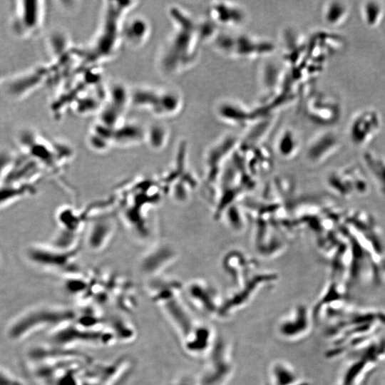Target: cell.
I'll list each match as a JSON object with an SVG mask.
<instances>
[{"instance_id":"cell-5","label":"cell","mask_w":385,"mask_h":385,"mask_svg":"<svg viewBox=\"0 0 385 385\" xmlns=\"http://www.w3.org/2000/svg\"><path fill=\"white\" fill-rule=\"evenodd\" d=\"M38 1L14 2L12 26L21 37L31 36L41 29L44 20V5Z\"/></svg>"},{"instance_id":"cell-16","label":"cell","mask_w":385,"mask_h":385,"mask_svg":"<svg viewBox=\"0 0 385 385\" xmlns=\"http://www.w3.org/2000/svg\"><path fill=\"white\" fill-rule=\"evenodd\" d=\"M270 374L272 385H294L299 380L294 367L284 361L273 362Z\"/></svg>"},{"instance_id":"cell-7","label":"cell","mask_w":385,"mask_h":385,"mask_svg":"<svg viewBox=\"0 0 385 385\" xmlns=\"http://www.w3.org/2000/svg\"><path fill=\"white\" fill-rule=\"evenodd\" d=\"M311 311L304 305H297L277 323V332L282 339L298 341L308 334L311 329Z\"/></svg>"},{"instance_id":"cell-1","label":"cell","mask_w":385,"mask_h":385,"mask_svg":"<svg viewBox=\"0 0 385 385\" xmlns=\"http://www.w3.org/2000/svg\"><path fill=\"white\" fill-rule=\"evenodd\" d=\"M45 333L46 345L81 351L128 345L138 337L130 316L76 304L53 306Z\"/></svg>"},{"instance_id":"cell-19","label":"cell","mask_w":385,"mask_h":385,"mask_svg":"<svg viewBox=\"0 0 385 385\" xmlns=\"http://www.w3.org/2000/svg\"><path fill=\"white\" fill-rule=\"evenodd\" d=\"M3 76H4L3 70L0 68V81H1V79L3 78Z\"/></svg>"},{"instance_id":"cell-17","label":"cell","mask_w":385,"mask_h":385,"mask_svg":"<svg viewBox=\"0 0 385 385\" xmlns=\"http://www.w3.org/2000/svg\"><path fill=\"white\" fill-rule=\"evenodd\" d=\"M26 188L20 187L7 186L0 188V202H5L8 199L20 196Z\"/></svg>"},{"instance_id":"cell-3","label":"cell","mask_w":385,"mask_h":385,"mask_svg":"<svg viewBox=\"0 0 385 385\" xmlns=\"http://www.w3.org/2000/svg\"><path fill=\"white\" fill-rule=\"evenodd\" d=\"M135 6L133 1H111L104 6L98 30L89 46L78 51L87 66L96 65L111 58L123 42L125 16Z\"/></svg>"},{"instance_id":"cell-8","label":"cell","mask_w":385,"mask_h":385,"mask_svg":"<svg viewBox=\"0 0 385 385\" xmlns=\"http://www.w3.org/2000/svg\"><path fill=\"white\" fill-rule=\"evenodd\" d=\"M186 292L189 300L200 311L219 317L222 301L215 288L205 282H193L188 285Z\"/></svg>"},{"instance_id":"cell-6","label":"cell","mask_w":385,"mask_h":385,"mask_svg":"<svg viewBox=\"0 0 385 385\" xmlns=\"http://www.w3.org/2000/svg\"><path fill=\"white\" fill-rule=\"evenodd\" d=\"M382 119L378 111L366 108L357 113L350 121L348 135L356 146H364L371 141L379 133Z\"/></svg>"},{"instance_id":"cell-13","label":"cell","mask_w":385,"mask_h":385,"mask_svg":"<svg viewBox=\"0 0 385 385\" xmlns=\"http://www.w3.org/2000/svg\"><path fill=\"white\" fill-rule=\"evenodd\" d=\"M350 15V6L344 1H330L324 5L322 11L324 21L332 27L344 25L349 20Z\"/></svg>"},{"instance_id":"cell-14","label":"cell","mask_w":385,"mask_h":385,"mask_svg":"<svg viewBox=\"0 0 385 385\" xmlns=\"http://www.w3.org/2000/svg\"><path fill=\"white\" fill-rule=\"evenodd\" d=\"M363 161L378 189L385 196V158L366 150L363 154Z\"/></svg>"},{"instance_id":"cell-12","label":"cell","mask_w":385,"mask_h":385,"mask_svg":"<svg viewBox=\"0 0 385 385\" xmlns=\"http://www.w3.org/2000/svg\"><path fill=\"white\" fill-rule=\"evenodd\" d=\"M52 74L51 67H38L22 75L11 86V93L16 96H24L38 88Z\"/></svg>"},{"instance_id":"cell-4","label":"cell","mask_w":385,"mask_h":385,"mask_svg":"<svg viewBox=\"0 0 385 385\" xmlns=\"http://www.w3.org/2000/svg\"><path fill=\"white\" fill-rule=\"evenodd\" d=\"M130 103L157 117H169L178 113L182 99L178 93L169 88L140 87L130 93Z\"/></svg>"},{"instance_id":"cell-15","label":"cell","mask_w":385,"mask_h":385,"mask_svg":"<svg viewBox=\"0 0 385 385\" xmlns=\"http://www.w3.org/2000/svg\"><path fill=\"white\" fill-rule=\"evenodd\" d=\"M360 13L364 24L369 29L378 27L385 19V4L369 0L361 3Z\"/></svg>"},{"instance_id":"cell-9","label":"cell","mask_w":385,"mask_h":385,"mask_svg":"<svg viewBox=\"0 0 385 385\" xmlns=\"http://www.w3.org/2000/svg\"><path fill=\"white\" fill-rule=\"evenodd\" d=\"M215 342L212 329L207 324L199 322L192 334L180 345L186 354L199 357L208 356Z\"/></svg>"},{"instance_id":"cell-10","label":"cell","mask_w":385,"mask_h":385,"mask_svg":"<svg viewBox=\"0 0 385 385\" xmlns=\"http://www.w3.org/2000/svg\"><path fill=\"white\" fill-rule=\"evenodd\" d=\"M340 146L339 136L332 131H327L317 136L310 143L307 157L313 163H321L337 153Z\"/></svg>"},{"instance_id":"cell-11","label":"cell","mask_w":385,"mask_h":385,"mask_svg":"<svg viewBox=\"0 0 385 385\" xmlns=\"http://www.w3.org/2000/svg\"><path fill=\"white\" fill-rule=\"evenodd\" d=\"M150 25L142 16H133L125 19L123 28V42L133 48H139L149 38Z\"/></svg>"},{"instance_id":"cell-2","label":"cell","mask_w":385,"mask_h":385,"mask_svg":"<svg viewBox=\"0 0 385 385\" xmlns=\"http://www.w3.org/2000/svg\"><path fill=\"white\" fill-rule=\"evenodd\" d=\"M30 358L36 385H121L134 368L129 355L101 359L86 351L46 344L35 348Z\"/></svg>"},{"instance_id":"cell-18","label":"cell","mask_w":385,"mask_h":385,"mask_svg":"<svg viewBox=\"0 0 385 385\" xmlns=\"http://www.w3.org/2000/svg\"><path fill=\"white\" fill-rule=\"evenodd\" d=\"M11 160V157L7 153H0V176L10 164Z\"/></svg>"}]
</instances>
